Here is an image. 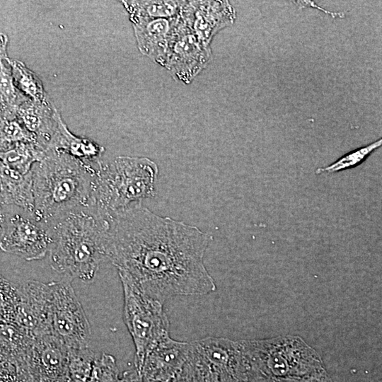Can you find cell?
<instances>
[{
    "label": "cell",
    "instance_id": "6da1fadb",
    "mask_svg": "<svg viewBox=\"0 0 382 382\" xmlns=\"http://www.w3.org/2000/svg\"><path fill=\"white\" fill-rule=\"evenodd\" d=\"M105 257L120 278L163 303L177 296L216 290L204 263L211 236L195 226L162 217L136 203L108 218Z\"/></svg>",
    "mask_w": 382,
    "mask_h": 382
},
{
    "label": "cell",
    "instance_id": "7a4b0ae2",
    "mask_svg": "<svg viewBox=\"0 0 382 382\" xmlns=\"http://www.w3.org/2000/svg\"><path fill=\"white\" fill-rule=\"evenodd\" d=\"M108 218L89 207L44 224L52 239L49 251L52 268L71 280L92 282L106 259Z\"/></svg>",
    "mask_w": 382,
    "mask_h": 382
},
{
    "label": "cell",
    "instance_id": "3957f363",
    "mask_svg": "<svg viewBox=\"0 0 382 382\" xmlns=\"http://www.w3.org/2000/svg\"><path fill=\"white\" fill-rule=\"evenodd\" d=\"M31 173V216L37 221L47 224L74 210L92 207L96 165L49 150L33 165Z\"/></svg>",
    "mask_w": 382,
    "mask_h": 382
},
{
    "label": "cell",
    "instance_id": "277c9868",
    "mask_svg": "<svg viewBox=\"0 0 382 382\" xmlns=\"http://www.w3.org/2000/svg\"><path fill=\"white\" fill-rule=\"evenodd\" d=\"M157 165L148 158L117 156L96 164L92 207L110 216L154 195Z\"/></svg>",
    "mask_w": 382,
    "mask_h": 382
},
{
    "label": "cell",
    "instance_id": "5b68a950",
    "mask_svg": "<svg viewBox=\"0 0 382 382\" xmlns=\"http://www.w3.org/2000/svg\"><path fill=\"white\" fill-rule=\"evenodd\" d=\"M239 342L255 374L288 379L323 368L318 354L299 337L287 336Z\"/></svg>",
    "mask_w": 382,
    "mask_h": 382
},
{
    "label": "cell",
    "instance_id": "8992f818",
    "mask_svg": "<svg viewBox=\"0 0 382 382\" xmlns=\"http://www.w3.org/2000/svg\"><path fill=\"white\" fill-rule=\"evenodd\" d=\"M123 289V319L135 347L134 364L139 374L146 353L169 335V320L163 303L151 299L120 278Z\"/></svg>",
    "mask_w": 382,
    "mask_h": 382
},
{
    "label": "cell",
    "instance_id": "52a82bcc",
    "mask_svg": "<svg viewBox=\"0 0 382 382\" xmlns=\"http://www.w3.org/2000/svg\"><path fill=\"white\" fill-rule=\"evenodd\" d=\"M190 343L188 361L214 382H247L254 374L240 342L206 337Z\"/></svg>",
    "mask_w": 382,
    "mask_h": 382
},
{
    "label": "cell",
    "instance_id": "ba28073f",
    "mask_svg": "<svg viewBox=\"0 0 382 382\" xmlns=\"http://www.w3.org/2000/svg\"><path fill=\"white\" fill-rule=\"evenodd\" d=\"M49 325L50 334L69 349L89 347L91 330L83 306L71 285L64 277L51 282Z\"/></svg>",
    "mask_w": 382,
    "mask_h": 382
},
{
    "label": "cell",
    "instance_id": "9c48e42d",
    "mask_svg": "<svg viewBox=\"0 0 382 382\" xmlns=\"http://www.w3.org/2000/svg\"><path fill=\"white\" fill-rule=\"evenodd\" d=\"M52 239L47 226L30 214H8L0 236V249L27 261L43 259L50 251Z\"/></svg>",
    "mask_w": 382,
    "mask_h": 382
},
{
    "label": "cell",
    "instance_id": "30bf717a",
    "mask_svg": "<svg viewBox=\"0 0 382 382\" xmlns=\"http://www.w3.org/2000/svg\"><path fill=\"white\" fill-rule=\"evenodd\" d=\"M210 57V45L202 42L180 17L164 68L175 80L187 84L205 68Z\"/></svg>",
    "mask_w": 382,
    "mask_h": 382
},
{
    "label": "cell",
    "instance_id": "8fae6325",
    "mask_svg": "<svg viewBox=\"0 0 382 382\" xmlns=\"http://www.w3.org/2000/svg\"><path fill=\"white\" fill-rule=\"evenodd\" d=\"M180 17L183 23L204 44L210 45L214 35L230 26L236 18L228 1H184Z\"/></svg>",
    "mask_w": 382,
    "mask_h": 382
},
{
    "label": "cell",
    "instance_id": "7c38bea8",
    "mask_svg": "<svg viewBox=\"0 0 382 382\" xmlns=\"http://www.w3.org/2000/svg\"><path fill=\"white\" fill-rule=\"evenodd\" d=\"M20 303L13 323L33 337L50 334L49 325L51 284L28 280L18 285Z\"/></svg>",
    "mask_w": 382,
    "mask_h": 382
},
{
    "label": "cell",
    "instance_id": "4fadbf2b",
    "mask_svg": "<svg viewBox=\"0 0 382 382\" xmlns=\"http://www.w3.org/2000/svg\"><path fill=\"white\" fill-rule=\"evenodd\" d=\"M190 347V342L164 337L146 353L139 372L142 381L168 382L184 366Z\"/></svg>",
    "mask_w": 382,
    "mask_h": 382
},
{
    "label": "cell",
    "instance_id": "5bb4252c",
    "mask_svg": "<svg viewBox=\"0 0 382 382\" xmlns=\"http://www.w3.org/2000/svg\"><path fill=\"white\" fill-rule=\"evenodd\" d=\"M69 348L52 334L34 337L28 359L31 368L43 382H66Z\"/></svg>",
    "mask_w": 382,
    "mask_h": 382
},
{
    "label": "cell",
    "instance_id": "9a60e30c",
    "mask_svg": "<svg viewBox=\"0 0 382 382\" xmlns=\"http://www.w3.org/2000/svg\"><path fill=\"white\" fill-rule=\"evenodd\" d=\"M130 21L140 52L164 67L171 40L180 21V15L170 18Z\"/></svg>",
    "mask_w": 382,
    "mask_h": 382
},
{
    "label": "cell",
    "instance_id": "2e32d148",
    "mask_svg": "<svg viewBox=\"0 0 382 382\" xmlns=\"http://www.w3.org/2000/svg\"><path fill=\"white\" fill-rule=\"evenodd\" d=\"M16 118L35 137L37 143L47 151L62 118L50 98L43 101L28 98L19 106Z\"/></svg>",
    "mask_w": 382,
    "mask_h": 382
},
{
    "label": "cell",
    "instance_id": "e0dca14e",
    "mask_svg": "<svg viewBox=\"0 0 382 382\" xmlns=\"http://www.w3.org/2000/svg\"><path fill=\"white\" fill-rule=\"evenodd\" d=\"M0 199L5 205H16L28 214L34 209L31 170L22 174L0 160Z\"/></svg>",
    "mask_w": 382,
    "mask_h": 382
},
{
    "label": "cell",
    "instance_id": "ac0fdd59",
    "mask_svg": "<svg viewBox=\"0 0 382 382\" xmlns=\"http://www.w3.org/2000/svg\"><path fill=\"white\" fill-rule=\"evenodd\" d=\"M49 150L62 151L87 163H97L105 148L88 138L71 133L62 117L50 143Z\"/></svg>",
    "mask_w": 382,
    "mask_h": 382
},
{
    "label": "cell",
    "instance_id": "d6986e66",
    "mask_svg": "<svg viewBox=\"0 0 382 382\" xmlns=\"http://www.w3.org/2000/svg\"><path fill=\"white\" fill-rule=\"evenodd\" d=\"M34 337L13 322H0V359L28 365Z\"/></svg>",
    "mask_w": 382,
    "mask_h": 382
},
{
    "label": "cell",
    "instance_id": "ffe728a7",
    "mask_svg": "<svg viewBox=\"0 0 382 382\" xmlns=\"http://www.w3.org/2000/svg\"><path fill=\"white\" fill-rule=\"evenodd\" d=\"M7 52L0 56V108L4 119H14L19 106L28 98L14 83Z\"/></svg>",
    "mask_w": 382,
    "mask_h": 382
},
{
    "label": "cell",
    "instance_id": "44dd1931",
    "mask_svg": "<svg viewBox=\"0 0 382 382\" xmlns=\"http://www.w3.org/2000/svg\"><path fill=\"white\" fill-rule=\"evenodd\" d=\"M130 21L177 17L184 1H122Z\"/></svg>",
    "mask_w": 382,
    "mask_h": 382
},
{
    "label": "cell",
    "instance_id": "7402d4cb",
    "mask_svg": "<svg viewBox=\"0 0 382 382\" xmlns=\"http://www.w3.org/2000/svg\"><path fill=\"white\" fill-rule=\"evenodd\" d=\"M47 151L35 141H23L11 149L0 152V160L11 168L22 173L30 172L33 165L40 161Z\"/></svg>",
    "mask_w": 382,
    "mask_h": 382
},
{
    "label": "cell",
    "instance_id": "603a6c76",
    "mask_svg": "<svg viewBox=\"0 0 382 382\" xmlns=\"http://www.w3.org/2000/svg\"><path fill=\"white\" fill-rule=\"evenodd\" d=\"M15 86L25 97L35 101L49 98L38 76L21 61L9 59Z\"/></svg>",
    "mask_w": 382,
    "mask_h": 382
},
{
    "label": "cell",
    "instance_id": "cb8c5ba5",
    "mask_svg": "<svg viewBox=\"0 0 382 382\" xmlns=\"http://www.w3.org/2000/svg\"><path fill=\"white\" fill-rule=\"evenodd\" d=\"M96 354L89 347L69 349L68 376L71 382H88Z\"/></svg>",
    "mask_w": 382,
    "mask_h": 382
},
{
    "label": "cell",
    "instance_id": "d4e9b609",
    "mask_svg": "<svg viewBox=\"0 0 382 382\" xmlns=\"http://www.w3.org/2000/svg\"><path fill=\"white\" fill-rule=\"evenodd\" d=\"M23 141L37 142L35 137L16 117L3 119L0 124V152L6 151Z\"/></svg>",
    "mask_w": 382,
    "mask_h": 382
},
{
    "label": "cell",
    "instance_id": "484cf974",
    "mask_svg": "<svg viewBox=\"0 0 382 382\" xmlns=\"http://www.w3.org/2000/svg\"><path fill=\"white\" fill-rule=\"evenodd\" d=\"M20 303L18 285L0 274V322H14Z\"/></svg>",
    "mask_w": 382,
    "mask_h": 382
},
{
    "label": "cell",
    "instance_id": "4316f807",
    "mask_svg": "<svg viewBox=\"0 0 382 382\" xmlns=\"http://www.w3.org/2000/svg\"><path fill=\"white\" fill-rule=\"evenodd\" d=\"M381 144L382 139H378L366 146L359 148L342 156L334 163L326 167L320 168L316 172L318 174L324 172L335 173L354 168L362 163L374 151L379 148Z\"/></svg>",
    "mask_w": 382,
    "mask_h": 382
},
{
    "label": "cell",
    "instance_id": "83f0119b",
    "mask_svg": "<svg viewBox=\"0 0 382 382\" xmlns=\"http://www.w3.org/2000/svg\"><path fill=\"white\" fill-rule=\"evenodd\" d=\"M118 369L112 355L96 354L88 382H117Z\"/></svg>",
    "mask_w": 382,
    "mask_h": 382
},
{
    "label": "cell",
    "instance_id": "f1b7e54d",
    "mask_svg": "<svg viewBox=\"0 0 382 382\" xmlns=\"http://www.w3.org/2000/svg\"><path fill=\"white\" fill-rule=\"evenodd\" d=\"M282 380L283 382H332L324 367L299 378Z\"/></svg>",
    "mask_w": 382,
    "mask_h": 382
},
{
    "label": "cell",
    "instance_id": "f546056e",
    "mask_svg": "<svg viewBox=\"0 0 382 382\" xmlns=\"http://www.w3.org/2000/svg\"><path fill=\"white\" fill-rule=\"evenodd\" d=\"M117 382H143L142 378L136 369L127 371Z\"/></svg>",
    "mask_w": 382,
    "mask_h": 382
},
{
    "label": "cell",
    "instance_id": "4dcf8cb0",
    "mask_svg": "<svg viewBox=\"0 0 382 382\" xmlns=\"http://www.w3.org/2000/svg\"><path fill=\"white\" fill-rule=\"evenodd\" d=\"M247 382H283V381L260 374H255Z\"/></svg>",
    "mask_w": 382,
    "mask_h": 382
},
{
    "label": "cell",
    "instance_id": "1f68e13d",
    "mask_svg": "<svg viewBox=\"0 0 382 382\" xmlns=\"http://www.w3.org/2000/svg\"><path fill=\"white\" fill-rule=\"evenodd\" d=\"M4 205L0 199V236L4 230L8 217V213L4 209Z\"/></svg>",
    "mask_w": 382,
    "mask_h": 382
},
{
    "label": "cell",
    "instance_id": "d6a6232c",
    "mask_svg": "<svg viewBox=\"0 0 382 382\" xmlns=\"http://www.w3.org/2000/svg\"><path fill=\"white\" fill-rule=\"evenodd\" d=\"M8 44V37L6 34L0 33V56L7 52Z\"/></svg>",
    "mask_w": 382,
    "mask_h": 382
},
{
    "label": "cell",
    "instance_id": "836d02e7",
    "mask_svg": "<svg viewBox=\"0 0 382 382\" xmlns=\"http://www.w3.org/2000/svg\"><path fill=\"white\" fill-rule=\"evenodd\" d=\"M3 119L4 118H3L2 112H1V108H0V124L2 122Z\"/></svg>",
    "mask_w": 382,
    "mask_h": 382
}]
</instances>
